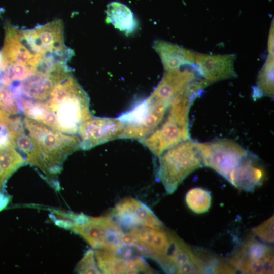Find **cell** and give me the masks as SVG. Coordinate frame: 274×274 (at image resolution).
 <instances>
[{
    "mask_svg": "<svg viewBox=\"0 0 274 274\" xmlns=\"http://www.w3.org/2000/svg\"><path fill=\"white\" fill-rule=\"evenodd\" d=\"M208 86L196 78L170 104L161 123L150 134L139 141L158 158L166 150L190 139L189 113L195 99Z\"/></svg>",
    "mask_w": 274,
    "mask_h": 274,
    "instance_id": "2",
    "label": "cell"
},
{
    "mask_svg": "<svg viewBox=\"0 0 274 274\" xmlns=\"http://www.w3.org/2000/svg\"><path fill=\"white\" fill-rule=\"evenodd\" d=\"M11 115L0 109V133L8 131L12 121Z\"/></svg>",
    "mask_w": 274,
    "mask_h": 274,
    "instance_id": "25",
    "label": "cell"
},
{
    "mask_svg": "<svg viewBox=\"0 0 274 274\" xmlns=\"http://www.w3.org/2000/svg\"><path fill=\"white\" fill-rule=\"evenodd\" d=\"M23 123L40 150V169L49 178L60 172L69 155L81 149L80 139L75 134L62 132L27 117Z\"/></svg>",
    "mask_w": 274,
    "mask_h": 274,
    "instance_id": "4",
    "label": "cell"
},
{
    "mask_svg": "<svg viewBox=\"0 0 274 274\" xmlns=\"http://www.w3.org/2000/svg\"><path fill=\"white\" fill-rule=\"evenodd\" d=\"M265 177L260 159L248 151L232 171L228 181L238 189L252 192L263 184Z\"/></svg>",
    "mask_w": 274,
    "mask_h": 274,
    "instance_id": "14",
    "label": "cell"
},
{
    "mask_svg": "<svg viewBox=\"0 0 274 274\" xmlns=\"http://www.w3.org/2000/svg\"><path fill=\"white\" fill-rule=\"evenodd\" d=\"M41 102L55 115L59 130L65 133L75 134L79 125L93 117L87 94L71 74Z\"/></svg>",
    "mask_w": 274,
    "mask_h": 274,
    "instance_id": "3",
    "label": "cell"
},
{
    "mask_svg": "<svg viewBox=\"0 0 274 274\" xmlns=\"http://www.w3.org/2000/svg\"><path fill=\"white\" fill-rule=\"evenodd\" d=\"M273 55L268 54L264 64L259 71L257 85L252 96L256 100L263 96L273 97Z\"/></svg>",
    "mask_w": 274,
    "mask_h": 274,
    "instance_id": "20",
    "label": "cell"
},
{
    "mask_svg": "<svg viewBox=\"0 0 274 274\" xmlns=\"http://www.w3.org/2000/svg\"><path fill=\"white\" fill-rule=\"evenodd\" d=\"M153 47L159 55L165 71L195 64L196 53L192 50L162 40L155 41Z\"/></svg>",
    "mask_w": 274,
    "mask_h": 274,
    "instance_id": "17",
    "label": "cell"
},
{
    "mask_svg": "<svg viewBox=\"0 0 274 274\" xmlns=\"http://www.w3.org/2000/svg\"><path fill=\"white\" fill-rule=\"evenodd\" d=\"M23 124L19 117L12 118L8 131L10 140L17 150L25 155L26 161L40 169L42 162L40 150Z\"/></svg>",
    "mask_w": 274,
    "mask_h": 274,
    "instance_id": "16",
    "label": "cell"
},
{
    "mask_svg": "<svg viewBox=\"0 0 274 274\" xmlns=\"http://www.w3.org/2000/svg\"><path fill=\"white\" fill-rule=\"evenodd\" d=\"M185 200L189 208L193 212L197 214L203 213L211 207V192L202 188H193L187 192Z\"/></svg>",
    "mask_w": 274,
    "mask_h": 274,
    "instance_id": "21",
    "label": "cell"
},
{
    "mask_svg": "<svg viewBox=\"0 0 274 274\" xmlns=\"http://www.w3.org/2000/svg\"><path fill=\"white\" fill-rule=\"evenodd\" d=\"M196 76L194 71L180 68L167 70L148 99L157 106L169 107L172 102L180 95Z\"/></svg>",
    "mask_w": 274,
    "mask_h": 274,
    "instance_id": "12",
    "label": "cell"
},
{
    "mask_svg": "<svg viewBox=\"0 0 274 274\" xmlns=\"http://www.w3.org/2000/svg\"><path fill=\"white\" fill-rule=\"evenodd\" d=\"M177 235L147 227H136L125 233L126 246L134 249L144 256L155 261L160 267L174 244Z\"/></svg>",
    "mask_w": 274,
    "mask_h": 274,
    "instance_id": "7",
    "label": "cell"
},
{
    "mask_svg": "<svg viewBox=\"0 0 274 274\" xmlns=\"http://www.w3.org/2000/svg\"><path fill=\"white\" fill-rule=\"evenodd\" d=\"M94 253L98 267L102 273H155L140 256L127 257L101 250H97Z\"/></svg>",
    "mask_w": 274,
    "mask_h": 274,
    "instance_id": "15",
    "label": "cell"
},
{
    "mask_svg": "<svg viewBox=\"0 0 274 274\" xmlns=\"http://www.w3.org/2000/svg\"><path fill=\"white\" fill-rule=\"evenodd\" d=\"M26 162L25 159L9 140L0 143V209L7 204L1 192L8 178Z\"/></svg>",
    "mask_w": 274,
    "mask_h": 274,
    "instance_id": "18",
    "label": "cell"
},
{
    "mask_svg": "<svg viewBox=\"0 0 274 274\" xmlns=\"http://www.w3.org/2000/svg\"><path fill=\"white\" fill-rule=\"evenodd\" d=\"M235 58L234 54L196 53L195 63L197 71L210 84L237 77L234 67Z\"/></svg>",
    "mask_w": 274,
    "mask_h": 274,
    "instance_id": "13",
    "label": "cell"
},
{
    "mask_svg": "<svg viewBox=\"0 0 274 274\" xmlns=\"http://www.w3.org/2000/svg\"><path fill=\"white\" fill-rule=\"evenodd\" d=\"M203 166L210 167L227 180L248 150L231 140L219 139L198 143Z\"/></svg>",
    "mask_w": 274,
    "mask_h": 274,
    "instance_id": "8",
    "label": "cell"
},
{
    "mask_svg": "<svg viewBox=\"0 0 274 274\" xmlns=\"http://www.w3.org/2000/svg\"><path fill=\"white\" fill-rule=\"evenodd\" d=\"M72 55L64 43L61 20L26 30L7 23L0 52V84L10 87L34 76H68Z\"/></svg>",
    "mask_w": 274,
    "mask_h": 274,
    "instance_id": "1",
    "label": "cell"
},
{
    "mask_svg": "<svg viewBox=\"0 0 274 274\" xmlns=\"http://www.w3.org/2000/svg\"><path fill=\"white\" fill-rule=\"evenodd\" d=\"M124 124L118 118L93 117L81 122L77 132L81 149H90L107 142L121 138Z\"/></svg>",
    "mask_w": 274,
    "mask_h": 274,
    "instance_id": "10",
    "label": "cell"
},
{
    "mask_svg": "<svg viewBox=\"0 0 274 274\" xmlns=\"http://www.w3.org/2000/svg\"><path fill=\"white\" fill-rule=\"evenodd\" d=\"M0 109L11 115L18 114L20 109L14 95L10 88L0 84Z\"/></svg>",
    "mask_w": 274,
    "mask_h": 274,
    "instance_id": "22",
    "label": "cell"
},
{
    "mask_svg": "<svg viewBox=\"0 0 274 274\" xmlns=\"http://www.w3.org/2000/svg\"><path fill=\"white\" fill-rule=\"evenodd\" d=\"M81 236L91 247L116 253L126 246L119 224L109 216L89 217L68 228Z\"/></svg>",
    "mask_w": 274,
    "mask_h": 274,
    "instance_id": "6",
    "label": "cell"
},
{
    "mask_svg": "<svg viewBox=\"0 0 274 274\" xmlns=\"http://www.w3.org/2000/svg\"><path fill=\"white\" fill-rule=\"evenodd\" d=\"M78 273H101L99 269L93 250H88L79 261L76 267Z\"/></svg>",
    "mask_w": 274,
    "mask_h": 274,
    "instance_id": "23",
    "label": "cell"
},
{
    "mask_svg": "<svg viewBox=\"0 0 274 274\" xmlns=\"http://www.w3.org/2000/svg\"><path fill=\"white\" fill-rule=\"evenodd\" d=\"M273 22L272 21L269 32L268 40V54L271 55H273Z\"/></svg>",
    "mask_w": 274,
    "mask_h": 274,
    "instance_id": "26",
    "label": "cell"
},
{
    "mask_svg": "<svg viewBox=\"0 0 274 274\" xmlns=\"http://www.w3.org/2000/svg\"><path fill=\"white\" fill-rule=\"evenodd\" d=\"M112 214L119 224L129 229L136 227L164 229L163 224L152 211L146 204L132 197L120 200L113 210Z\"/></svg>",
    "mask_w": 274,
    "mask_h": 274,
    "instance_id": "11",
    "label": "cell"
},
{
    "mask_svg": "<svg viewBox=\"0 0 274 274\" xmlns=\"http://www.w3.org/2000/svg\"><path fill=\"white\" fill-rule=\"evenodd\" d=\"M202 166L198 142L190 139L166 150L159 156L156 177L166 193L170 194L189 174Z\"/></svg>",
    "mask_w": 274,
    "mask_h": 274,
    "instance_id": "5",
    "label": "cell"
},
{
    "mask_svg": "<svg viewBox=\"0 0 274 274\" xmlns=\"http://www.w3.org/2000/svg\"><path fill=\"white\" fill-rule=\"evenodd\" d=\"M229 262L233 268L242 273H273V248L249 237L231 256Z\"/></svg>",
    "mask_w": 274,
    "mask_h": 274,
    "instance_id": "9",
    "label": "cell"
},
{
    "mask_svg": "<svg viewBox=\"0 0 274 274\" xmlns=\"http://www.w3.org/2000/svg\"><path fill=\"white\" fill-rule=\"evenodd\" d=\"M106 21L124 32L132 33L136 28L137 23L131 10L124 4L112 2L109 3L106 9Z\"/></svg>",
    "mask_w": 274,
    "mask_h": 274,
    "instance_id": "19",
    "label": "cell"
},
{
    "mask_svg": "<svg viewBox=\"0 0 274 274\" xmlns=\"http://www.w3.org/2000/svg\"><path fill=\"white\" fill-rule=\"evenodd\" d=\"M273 221L272 216L263 223L252 228L253 235L258 237L261 241L266 243H273Z\"/></svg>",
    "mask_w": 274,
    "mask_h": 274,
    "instance_id": "24",
    "label": "cell"
}]
</instances>
